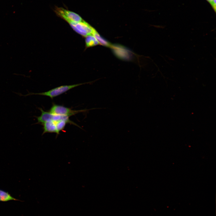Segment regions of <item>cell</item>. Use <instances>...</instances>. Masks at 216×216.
Instances as JSON below:
<instances>
[{"label":"cell","mask_w":216,"mask_h":216,"mask_svg":"<svg viewBox=\"0 0 216 216\" xmlns=\"http://www.w3.org/2000/svg\"><path fill=\"white\" fill-rule=\"evenodd\" d=\"M65 21L69 24L75 31L84 37L93 35L96 31L84 20L80 22H75L68 20Z\"/></svg>","instance_id":"cell-3"},{"label":"cell","mask_w":216,"mask_h":216,"mask_svg":"<svg viewBox=\"0 0 216 216\" xmlns=\"http://www.w3.org/2000/svg\"><path fill=\"white\" fill-rule=\"evenodd\" d=\"M39 109L41 112L40 116L37 117L38 120L37 123H43L47 122L53 121L56 122L61 120H64L68 122V123L73 124L79 127L74 122L70 120L69 117L66 116H60L52 114L50 112L44 111L41 108Z\"/></svg>","instance_id":"cell-2"},{"label":"cell","mask_w":216,"mask_h":216,"mask_svg":"<svg viewBox=\"0 0 216 216\" xmlns=\"http://www.w3.org/2000/svg\"><path fill=\"white\" fill-rule=\"evenodd\" d=\"M10 200L22 201L13 197L8 192L0 189V202H7Z\"/></svg>","instance_id":"cell-7"},{"label":"cell","mask_w":216,"mask_h":216,"mask_svg":"<svg viewBox=\"0 0 216 216\" xmlns=\"http://www.w3.org/2000/svg\"><path fill=\"white\" fill-rule=\"evenodd\" d=\"M210 4L214 12H216V0H206Z\"/></svg>","instance_id":"cell-11"},{"label":"cell","mask_w":216,"mask_h":216,"mask_svg":"<svg viewBox=\"0 0 216 216\" xmlns=\"http://www.w3.org/2000/svg\"><path fill=\"white\" fill-rule=\"evenodd\" d=\"M89 83V82H88L71 85L62 86L55 88L48 91L44 92L38 93H31L26 95H22L27 96L32 95H38L48 96L50 97L51 99H52L55 97L58 96L59 95L63 94L73 88L83 84Z\"/></svg>","instance_id":"cell-1"},{"label":"cell","mask_w":216,"mask_h":216,"mask_svg":"<svg viewBox=\"0 0 216 216\" xmlns=\"http://www.w3.org/2000/svg\"><path fill=\"white\" fill-rule=\"evenodd\" d=\"M55 122L57 131V134H59L60 131L63 130L68 122L64 120H61Z\"/></svg>","instance_id":"cell-9"},{"label":"cell","mask_w":216,"mask_h":216,"mask_svg":"<svg viewBox=\"0 0 216 216\" xmlns=\"http://www.w3.org/2000/svg\"><path fill=\"white\" fill-rule=\"evenodd\" d=\"M55 12L58 16L65 20H68L76 22H81L84 20L77 14L62 7H56Z\"/></svg>","instance_id":"cell-5"},{"label":"cell","mask_w":216,"mask_h":216,"mask_svg":"<svg viewBox=\"0 0 216 216\" xmlns=\"http://www.w3.org/2000/svg\"><path fill=\"white\" fill-rule=\"evenodd\" d=\"M42 124L43 125V132L42 135L46 133H56L57 134L55 122L53 121L45 122Z\"/></svg>","instance_id":"cell-6"},{"label":"cell","mask_w":216,"mask_h":216,"mask_svg":"<svg viewBox=\"0 0 216 216\" xmlns=\"http://www.w3.org/2000/svg\"><path fill=\"white\" fill-rule=\"evenodd\" d=\"M93 35L96 38L99 43L103 46L107 47L111 46L110 44L102 38L96 30L93 33Z\"/></svg>","instance_id":"cell-10"},{"label":"cell","mask_w":216,"mask_h":216,"mask_svg":"<svg viewBox=\"0 0 216 216\" xmlns=\"http://www.w3.org/2000/svg\"><path fill=\"white\" fill-rule=\"evenodd\" d=\"M85 42L87 48L95 46L100 44L96 38L93 35H89L86 36Z\"/></svg>","instance_id":"cell-8"},{"label":"cell","mask_w":216,"mask_h":216,"mask_svg":"<svg viewBox=\"0 0 216 216\" xmlns=\"http://www.w3.org/2000/svg\"><path fill=\"white\" fill-rule=\"evenodd\" d=\"M88 110H74L62 105L53 104L49 112L56 115L70 117L80 112H85Z\"/></svg>","instance_id":"cell-4"}]
</instances>
